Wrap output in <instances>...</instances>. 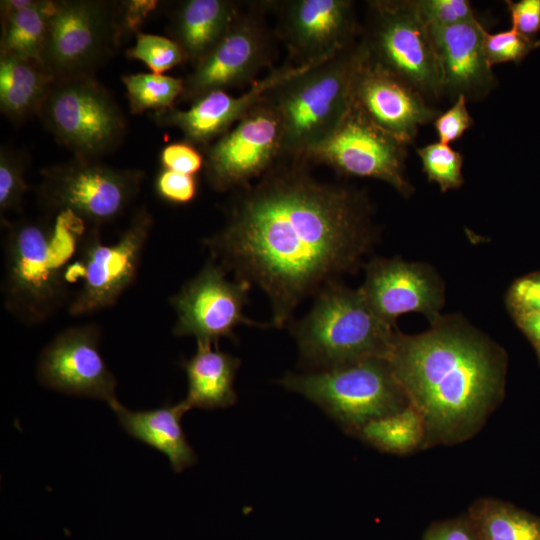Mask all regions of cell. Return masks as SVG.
I'll return each mask as SVG.
<instances>
[{"label":"cell","instance_id":"1","mask_svg":"<svg viewBox=\"0 0 540 540\" xmlns=\"http://www.w3.org/2000/svg\"><path fill=\"white\" fill-rule=\"evenodd\" d=\"M309 166L280 158L234 192L225 224L203 241L210 259L266 293L275 327L308 294L353 269L373 239L366 197L318 180Z\"/></svg>","mask_w":540,"mask_h":540},{"label":"cell","instance_id":"2","mask_svg":"<svg viewBox=\"0 0 540 540\" xmlns=\"http://www.w3.org/2000/svg\"><path fill=\"white\" fill-rule=\"evenodd\" d=\"M429 330L396 331L387 360L425 425L423 448L474 437L504 397L505 351L455 318Z\"/></svg>","mask_w":540,"mask_h":540},{"label":"cell","instance_id":"3","mask_svg":"<svg viewBox=\"0 0 540 540\" xmlns=\"http://www.w3.org/2000/svg\"><path fill=\"white\" fill-rule=\"evenodd\" d=\"M4 227L5 309L26 325H39L70 302L66 272L85 223L64 211L56 214L52 224L19 219Z\"/></svg>","mask_w":540,"mask_h":540},{"label":"cell","instance_id":"4","mask_svg":"<svg viewBox=\"0 0 540 540\" xmlns=\"http://www.w3.org/2000/svg\"><path fill=\"white\" fill-rule=\"evenodd\" d=\"M368 56L359 37L269 92L281 118L282 157L302 159L336 129L351 106L358 73Z\"/></svg>","mask_w":540,"mask_h":540},{"label":"cell","instance_id":"5","mask_svg":"<svg viewBox=\"0 0 540 540\" xmlns=\"http://www.w3.org/2000/svg\"><path fill=\"white\" fill-rule=\"evenodd\" d=\"M370 308L360 289L323 286L306 316L292 324L301 362L322 370L366 359H387L396 333Z\"/></svg>","mask_w":540,"mask_h":540},{"label":"cell","instance_id":"6","mask_svg":"<svg viewBox=\"0 0 540 540\" xmlns=\"http://www.w3.org/2000/svg\"><path fill=\"white\" fill-rule=\"evenodd\" d=\"M279 383L318 405L352 435L368 422L410 405L384 358L288 374Z\"/></svg>","mask_w":540,"mask_h":540},{"label":"cell","instance_id":"7","mask_svg":"<svg viewBox=\"0 0 540 540\" xmlns=\"http://www.w3.org/2000/svg\"><path fill=\"white\" fill-rule=\"evenodd\" d=\"M360 37L369 59L420 93L443 98L442 77L429 29L415 0L367 1Z\"/></svg>","mask_w":540,"mask_h":540},{"label":"cell","instance_id":"8","mask_svg":"<svg viewBox=\"0 0 540 540\" xmlns=\"http://www.w3.org/2000/svg\"><path fill=\"white\" fill-rule=\"evenodd\" d=\"M75 157L99 159L124 139L119 105L94 76L55 80L37 115Z\"/></svg>","mask_w":540,"mask_h":540},{"label":"cell","instance_id":"9","mask_svg":"<svg viewBox=\"0 0 540 540\" xmlns=\"http://www.w3.org/2000/svg\"><path fill=\"white\" fill-rule=\"evenodd\" d=\"M37 187L40 203L52 214L69 211L99 228L117 219L141 190L145 174L116 168L99 159H74L44 168Z\"/></svg>","mask_w":540,"mask_h":540},{"label":"cell","instance_id":"10","mask_svg":"<svg viewBox=\"0 0 540 540\" xmlns=\"http://www.w3.org/2000/svg\"><path fill=\"white\" fill-rule=\"evenodd\" d=\"M152 227L151 213L141 207L113 244L102 242L97 227L82 236L77 260L66 272L69 283L74 277L82 280L67 306L70 315L95 313L118 301L137 277Z\"/></svg>","mask_w":540,"mask_h":540},{"label":"cell","instance_id":"11","mask_svg":"<svg viewBox=\"0 0 540 540\" xmlns=\"http://www.w3.org/2000/svg\"><path fill=\"white\" fill-rule=\"evenodd\" d=\"M269 1L245 2L214 49L184 78L181 99L190 101L213 91L253 85L264 70L274 68L277 38L265 14Z\"/></svg>","mask_w":540,"mask_h":540},{"label":"cell","instance_id":"12","mask_svg":"<svg viewBox=\"0 0 540 540\" xmlns=\"http://www.w3.org/2000/svg\"><path fill=\"white\" fill-rule=\"evenodd\" d=\"M121 10L103 1H57L41 62L55 80L93 76L119 43Z\"/></svg>","mask_w":540,"mask_h":540},{"label":"cell","instance_id":"13","mask_svg":"<svg viewBox=\"0 0 540 540\" xmlns=\"http://www.w3.org/2000/svg\"><path fill=\"white\" fill-rule=\"evenodd\" d=\"M407 146L376 125L353 102L336 129L302 159L331 167L340 175L383 181L408 197L413 186L405 175Z\"/></svg>","mask_w":540,"mask_h":540},{"label":"cell","instance_id":"14","mask_svg":"<svg viewBox=\"0 0 540 540\" xmlns=\"http://www.w3.org/2000/svg\"><path fill=\"white\" fill-rule=\"evenodd\" d=\"M282 123L267 96L207 146L204 170L217 191H237L262 177L282 157Z\"/></svg>","mask_w":540,"mask_h":540},{"label":"cell","instance_id":"15","mask_svg":"<svg viewBox=\"0 0 540 540\" xmlns=\"http://www.w3.org/2000/svg\"><path fill=\"white\" fill-rule=\"evenodd\" d=\"M277 14L276 37L287 48V61L317 64L353 44L361 33L350 0L269 1Z\"/></svg>","mask_w":540,"mask_h":540},{"label":"cell","instance_id":"16","mask_svg":"<svg viewBox=\"0 0 540 540\" xmlns=\"http://www.w3.org/2000/svg\"><path fill=\"white\" fill-rule=\"evenodd\" d=\"M227 273L210 259L172 296L170 303L177 317L174 335L193 336L197 342L218 345L220 338H234V329L240 324L257 325L243 313L251 284L239 279L230 281Z\"/></svg>","mask_w":540,"mask_h":540},{"label":"cell","instance_id":"17","mask_svg":"<svg viewBox=\"0 0 540 540\" xmlns=\"http://www.w3.org/2000/svg\"><path fill=\"white\" fill-rule=\"evenodd\" d=\"M101 328L96 323L68 327L42 350L37 377L46 387L68 395L117 402V381L100 350Z\"/></svg>","mask_w":540,"mask_h":540},{"label":"cell","instance_id":"18","mask_svg":"<svg viewBox=\"0 0 540 540\" xmlns=\"http://www.w3.org/2000/svg\"><path fill=\"white\" fill-rule=\"evenodd\" d=\"M372 311L395 327L405 313L418 312L431 322L440 317L443 289L439 278L420 263L399 259H375L366 267L359 288Z\"/></svg>","mask_w":540,"mask_h":540},{"label":"cell","instance_id":"19","mask_svg":"<svg viewBox=\"0 0 540 540\" xmlns=\"http://www.w3.org/2000/svg\"><path fill=\"white\" fill-rule=\"evenodd\" d=\"M317 64L297 66L286 61L269 70L239 96L213 91L193 101L186 110L172 108L155 114V118L160 124L178 128L183 133L184 141L207 147L232 128L271 90Z\"/></svg>","mask_w":540,"mask_h":540},{"label":"cell","instance_id":"20","mask_svg":"<svg viewBox=\"0 0 540 540\" xmlns=\"http://www.w3.org/2000/svg\"><path fill=\"white\" fill-rule=\"evenodd\" d=\"M353 102L376 125L406 145L413 142L420 126L433 122L441 113L369 56L358 73Z\"/></svg>","mask_w":540,"mask_h":540},{"label":"cell","instance_id":"21","mask_svg":"<svg viewBox=\"0 0 540 540\" xmlns=\"http://www.w3.org/2000/svg\"><path fill=\"white\" fill-rule=\"evenodd\" d=\"M439 62L443 97L459 95L467 101L484 100L497 79L484 53L486 29L479 20L447 27H428Z\"/></svg>","mask_w":540,"mask_h":540},{"label":"cell","instance_id":"22","mask_svg":"<svg viewBox=\"0 0 540 540\" xmlns=\"http://www.w3.org/2000/svg\"><path fill=\"white\" fill-rule=\"evenodd\" d=\"M110 408L124 431L166 455L174 472L196 463V454L181 425V418L191 409L185 400L151 410L132 411L119 401Z\"/></svg>","mask_w":540,"mask_h":540},{"label":"cell","instance_id":"23","mask_svg":"<svg viewBox=\"0 0 540 540\" xmlns=\"http://www.w3.org/2000/svg\"><path fill=\"white\" fill-rule=\"evenodd\" d=\"M243 4L232 0H187L175 11L172 39L196 66L226 34Z\"/></svg>","mask_w":540,"mask_h":540},{"label":"cell","instance_id":"24","mask_svg":"<svg viewBox=\"0 0 540 540\" xmlns=\"http://www.w3.org/2000/svg\"><path fill=\"white\" fill-rule=\"evenodd\" d=\"M213 345L197 342L196 352L181 363L188 383L184 400L190 408H225L237 401L234 381L240 359Z\"/></svg>","mask_w":540,"mask_h":540},{"label":"cell","instance_id":"25","mask_svg":"<svg viewBox=\"0 0 540 540\" xmlns=\"http://www.w3.org/2000/svg\"><path fill=\"white\" fill-rule=\"evenodd\" d=\"M55 78L36 59L0 54V109L11 121L38 115Z\"/></svg>","mask_w":540,"mask_h":540},{"label":"cell","instance_id":"26","mask_svg":"<svg viewBox=\"0 0 540 540\" xmlns=\"http://www.w3.org/2000/svg\"><path fill=\"white\" fill-rule=\"evenodd\" d=\"M56 4L57 1L33 0L27 7L1 14L0 54L41 61Z\"/></svg>","mask_w":540,"mask_h":540},{"label":"cell","instance_id":"27","mask_svg":"<svg viewBox=\"0 0 540 540\" xmlns=\"http://www.w3.org/2000/svg\"><path fill=\"white\" fill-rule=\"evenodd\" d=\"M467 515L480 540H540V517L512 503L479 498Z\"/></svg>","mask_w":540,"mask_h":540},{"label":"cell","instance_id":"28","mask_svg":"<svg viewBox=\"0 0 540 540\" xmlns=\"http://www.w3.org/2000/svg\"><path fill=\"white\" fill-rule=\"evenodd\" d=\"M425 434L421 415L408 405L396 413L368 422L355 436L382 452L405 455L423 449Z\"/></svg>","mask_w":540,"mask_h":540},{"label":"cell","instance_id":"29","mask_svg":"<svg viewBox=\"0 0 540 540\" xmlns=\"http://www.w3.org/2000/svg\"><path fill=\"white\" fill-rule=\"evenodd\" d=\"M130 110L134 114L152 110L156 113L170 110L182 97L184 78L156 73H136L122 76Z\"/></svg>","mask_w":540,"mask_h":540},{"label":"cell","instance_id":"30","mask_svg":"<svg viewBox=\"0 0 540 540\" xmlns=\"http://www.w3.org/2000/svg\"><path fill=\"white\" fill-rule=\"evenodd\" d=\"M417 154L428 180L436 183L443 192L463 185V155L450 145L431 143L418 148Z\"/></svg>","mask_w":540,"mask_h":540},{"label":"cell","instance_id":"31","mask_svg":"<svg viewBox=\"0 0 540 540\" xmlns=\"http://www.w3.org/2000/svg\"><path fill=\"white\" fill-rule=\"evenodd\" d=\"M126 55L130 59L142 61L156 74H163L187 61L184 51L172 38L139 32L135 45L127 50Z\"/></svg>","mask_w":540,"mask_h":540},{"label":"cell","instance_id":"32","mask_svg":"<svg viewBox=\"0 0 540 540\" xmlns=\"http://www.w3.org/2000/svg\"><path fill=\"white\" fill-rule=\"evenodd\" d=\"M25 162L12 149L0 150V214L20 212L29 185L25 180Z\"/></svg>","mask_w":540,"mask_h":540},{"label":"cell","instance_id":"33","mask_svg":"<svg viewBox=\"0 0 540 540\" xmlns=\"http://www.w3.org/2000/svg\"><path fill=\"white\" fill-rule=\"evenodd\" d=\"M540 46V41L525 36L514 29L498 33H484L483 48L491 67L501 63H520L531 51Z\"/></svg>","mask_w":540,"mask_h":540},{"label":"cell","instance_id":"34","mask_svg":"<svg viewBox=\"0 0 540 540\" xmlns=\"http://www.w3.org/2000/svg\"><path fill=\"white\" fill-rule=\"evenodd\" d=\"M428 27H447L477 20L468 0H415Z\"/></svg>","mask_w":540,"mask_h":540},{"label":"cell","instance_id":"35","mask_svg":"<svg viewBox=\"0 0 540 540\" xmlns=\"http://www.w3.org/2000/svg\"><path fill=\"white\" fill-rule=\"evenodd\" d=\"M473 123L464 95H459L452 106L433 121L439 142L447 145L457 141Z\"/></svg>","mask_w":540,"mask_h":540},{"label":"cell","instance_id":"36","mask_svg":"<svg viewBox=\"0 0 540 540\" xmlns=\"http://www.w3.org/2000/svg\"><path fill=\"white\" fill-rule=\"evenodd\" d=\"M155 190L170 203L187 204L196 197L197 179L194 175L162 168L155 180Z\"/></svg>","mask_w":540,"mask_h":540},{"label":"cell","instance_id":"37","mask_svg":"<svg viewBox=\"0 0 540 540\" xmlns=\"http://www.w3.org/2000/svg\"><path fill=\"white\" fill-rule=\"evenodd\" d=\"M160 162L163 169L195 176L204 167V155L195 145L183 140L166 145Z\"/></svg>","mask_w":540,"mask_h":540},{"label":"cell","instance_id":"38","mask_svg":"<svg viewBox=\"0 0 540 540\" xmlns=\"http://www.w3.org/2000/svg\"><path fill=\"white\" fill-rule=\"evenodd\" d=\"M507 305L511 314L540 311V271L523 276L511 285Z\"/></svg>","mask_w":540,"mask_h":540},{"label":"cell","instance_id":"39","mask_svg":"<svg viewBox=\"0 0 540 540\" xmlns=\"http://www.w3.org/2000/svg\"><path fill=\"white\" fill-rule=\"evenodd\" d=\"M422 540H480L467 513L432 523Z\"/></svg>","mask_w":540,"mask_h":540},{"label":"cell","instance_id":"40","mask_svg":"<svg viewBox=\"0 0 540 540\" xmlns=\"http://www.w3.org/2000/svg\"><path fill=\"white\" fill-rule=\"evenodd\" d=\"M512 29L533 37L540 31V0L506 1Z\"/></svg>","mask_w":540,"mask_h":540},{"label":"cell","instance_id":"41","mask_svg":"<svg viewBox=\"0 0 540 540\" xmlns=\"http://www.w3.org/2000/svg\"><path fill=\"white\" fill-rule=\"evenodd\" d=\"M158 2L147 0H130L123 2L124 8L121 11L122 27L129 30H136L146 18L149 12L153 11Z\"/></svg>","mask_w":540,"mask_h":540},{"label":"cell","instance_id":"42","mask_svg":"<svg viewBox=\"0 0 540 540\" xmlns=\"http://www.w3.org/2000/svg\"><path fill=\"white\" fill-rule=\"evenodd\" d=\"M511 315L533 345L540 363V311L518 312Z\"/></svg>","mask_w":540,"mask_h":540}]
</instances>
